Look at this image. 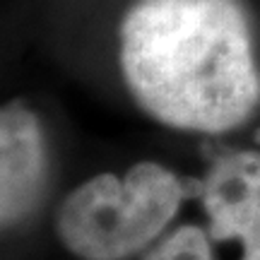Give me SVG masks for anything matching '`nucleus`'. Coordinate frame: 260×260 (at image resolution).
<instances>
[{"instance_id": "obj_5", "label": "nucleus", "mask_w": 260, "mask_h": 260, "mask_svg": "<svg viewBox=\"0 0 260 260\" xmlns=\"http://www.w3.org/2000/svg\"><path fill=\"white\" fill-rule=\"evenodd\" d=\"M145 260H214L210 239L198 226H181L167 236Z\"/></svg>"}, {"instance_id": "obj_6", "label": "nucleus", "mask_w": 260, "mask_h": 260, "mask_svg": "<svg viewBox=\"0 0 260 260\" xmlns=\"http://www.w3.org/2000/svg\"><path fill=\"white\" fill-rule=\"evenodd\" d=\"M241 241H243V258L241 260H260V224L253 226L248 234H243Z\"/></svg>"}, {"instance_id": "obj_4", "label": "nucleus", "mask_w": 260, "mask_h": 260, "mask_svg": "<svg viewBox=\"0 0 260 260\" xmlns=\"http://www.w3.org/2000/svg\"><path fill=\"white\" fill-rule=\"evenodd\" d=\"M46 167L44 135L22 104L0 109V224L27 210L39 195Z\"/></svg>"}, {"instance_id": "obj_1", "label": "nucleus", "mask_w": 260, "mask_h": 260, "mask_svg": "<svg viewBox=\"0 0 260 260\" xmlns=\"http://www.w3.org/2000/svg\"><path fill=\"white\" fill-rule=\"evenodd\" d=\"M135 99L171 128L224 133L260 102L248 22L234 0H140L121 29Z\"/></svg>"}, {"instance_id": "obj_3", "label": "nucleus", "mask_w": 260, "mask_h": 260, "mask_svg": "<svg viewBox=\"0 0 260 260\" xmlns=\"http://www.w3.org/2000/svg\"><path fill=\"white\" fill-rule=\"evenodd\" d=\"M214 241L241 239L260 224V152L241 149L214 159L207 176L195 183Z\"/></svg>"}, {"instance_id": "obj_2", "label": "nucleus", "mask_w": 260, "mask_h": 260, "mask_svg": "<svg viewBox=\"0 0 260 260\" xmlns=\"http://www.w3.org/2000/svg\"><path fill=\"white\" fill-rule=\"evenodd\" d=\"M190 195L186 181L161 164L142 161L118 181L89 178L60 207L58 232L65 246L87 260H118L147 246Z\"/></svg>"}]
</instances>
